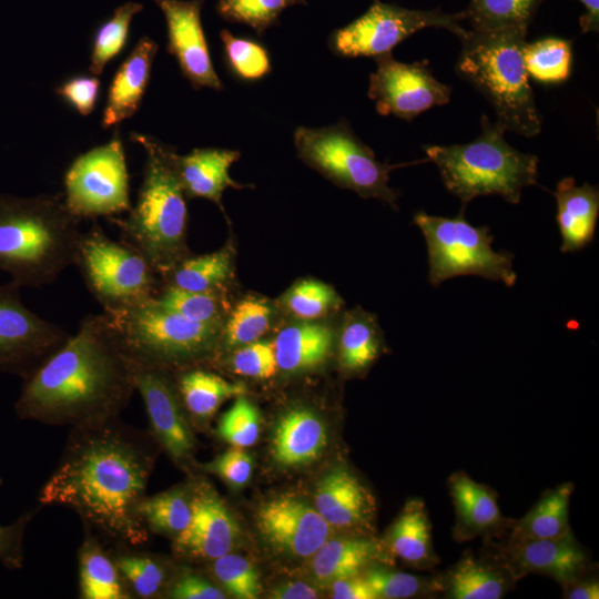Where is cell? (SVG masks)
<instances>
[{
    "label": "cell",
    "instance_id": "cell-1",
    "mask_svg": "<svg viewBox=\"0 0 599 599\" xmlns=\"http://www.w3.org/2000/svg\"><path fill=\"white\" fill-rule=\"evenodd\" d=\"M158 448L150 433L120 416L71 427L38 501L72 509L83 526L113 546L142 547L150 532L139 506Z\"/></svg>",
    "mask_w": 599,
    "mask_h": 599
},
{
    "label": "cell",
    "instance_id": "cell-2",
    "mask_svg": "<svg viewBox=\"0 0 599 599\" xmlns=\"http://www.w3.org/2000/svg\"><path fill=\"white\" fill-rule=\"evenodd\" d=\"M22 379L18 418L52 426L120 416L135 390L122 338L105 313L85 315L75 335Z\"/></svg>",
    "mask_w": 599,
    "mask_h": 599
},
{
    "label": "cell",
    "instance_id": "cell-3",
    "mask_svg": "<svg viewBox=\"0 0 599 599\" xmlns=\"http://www.w3.org/2000/svg\"><path fill=\"white\" fill-rule=\"evenodd\" d=\"M81 235L63 194H0V271L20 287L49 285L74 265Z\"/></svg>",
    "mask_w": 599,
    "mask_h": 599
},
{
    "label": "cell",
    "instance_id": "cell-4",
    "mask_svg": "<svg viewBox=\"0 0 599 599\" xmlns=\"http://www.w3.org/2000/svg\"><path fill=\"white\" fill-rule=\"evenodd\" d=\"M527 30H467L459 38L455 71L491 104L502 130L532 138L540 133L542 119L525 65Z\"/></svg>",
    "mask_w": 599,
    "mask_h": 599
},
{
    "label": "cell",
    "instance_id": "cell-5",
    "mask_svg": "<svg viewBox=\"0 0 599 599\" xmlns=\"http://www.w3.org/2000/svg\"><path fill=\"white\" fill-rule=\"evenodd\" d=\"M146 153L136 203L116 220L122 241L150 262L161 276L190 255L186 245L187 207L174 164V149L156 139L133 133Z\"/></svg>",
    "mask_w": 599,
    "mask_h": 599
},
{
    "label": "cell",
    "instance_id": "cell-6",
    "mask_svg": "<svg viewBox=\"0 0 599 599\" xmlns=\"http://www.w3.org/2000/svg\"><path fill=\"white\" fill-rule=\"evenodd\" d=\"M480 134L471 142L424 146L445 187L466 206L481 195H499L511 204L520 202L524 187L537 183L538 158L512 148L496 122L483 115Z\"/></svg>",
    "mask_w": 599,
    "mask_h": 599
},
{
    "label": "cell",
    "instance_id": "cell-7",
    "mask_svg": "<svg viewBox=\"0 0 599 599\" xmlns=\"http://www.w3.org/2000/svg\"><path fill=\"white\" fill-rule=\"evenodd\" d=\"M109 316L128 354L173 372L211 359L220 345L222 325L187 319L152 300Z\"/></svg>",
    "mask_w": 599,
    "mask_h": 599
},
{
    "label": "cell",
    "instance_id": "cell-8",
    "mask_svg": "<svg viewBox=\"0 0 599 599\" xmlns=\"http://www.w3.org/2000/svg\"><path fill=\"white\" fill-rule=\"evenodd\" d=\"M465 206L456 217L430 215L423 211L414 215L428 253V280L438 286L448 278L477 275L511 287L517 282L514 254L495 251L488 226H474L464 216Z\"/></svg>",
    "mask_w": 599,
    "mask_h": 599
},
{
    "label": "cell",
    "instance_id": "cell-9",
    "mask_svg": "<svg viewBox=\"0 0 599 599\" xmlns=\"http://www.w3.org/2000/svg\"><path fill=\"white\" fill-rule=\"evenodd\" d=\"M74 265L109 315L151 301L161 286L160 275L143 254L111 240L97 222L82 232Z\"/></svg>",
    "mask_w": 599,
    "mask_h": 599
},
{
    "label": "cell",
    "instance_id": "cell-10",
    "mask_svg": "<svg viewBox=\"0 0 599 599\" xmlns=\"http://www.w3.org/2000/svg\"><path fill=\"white\" fill-rule=\"evenodd\" d=\"M294 144L304 163L336 185L397 209L398 192L388 182L389 172L398 165L379 162L346 120L324 128L298 126Z\"/></svg>",
    "mask_w": 599,
    "mask_h": 599
},
{
    "label": "cell",
    "instance_id": "cell-11",
    "mask_svg": "<svg viewBox=\"0 0 599 599\" xmlns=\"http://www.w3.org/2000/svg\"><path fill=\"white\" fill-rule=\"evenodd\" d=\"M463 20H466L465 11L412 10L375 0L359 18L335 30L328 44L341 57L375 59L392 53L406 38L429 27L447 29L460 38L467 31L460 24Z\"/></svg>",
    "mask_w": 599,
    "mask_h": 599
},
{
    "label": "cell",
    "instance_id": "cell-12",
    "mask_svg": "<svg viewBox=\"0 0 599 599\" xmlns=\"http://www.w3.org/2000/svg\"><path fill=\"white\" fill-rule=\"evenodd\" d=\"M63 185L64 204L79 220L129 212V173L118 131L105 144L74 159L65 171Z\"/></svg>",
    "mask_w": 599,
    "mask_h": 599
},
{
    "label": "cell",
    "instance_id": "cell-13",
    "mask_svg": "<svg viewBox=\"0 0 599 599\" xmlns=\"http://www.w3.org/2000/svg\"><path fill=\"white\" fill-rule=\"evenodd\" d=\"M128 356L134 388L142 397L149 418V433L173 463L191 466L196 441L173 370L130 354Z\"/></svg>",
    "mask_w": 599,
    "mask_h": 599
},
{
    "label": "cell",
    "instance_id": "cell-14",
    "mask_svg": "<svg viewBox=\"0 0 599 599\" xmlns=\"http://www.w3.org/2000/svg\"><path fill=\"white\" fill-rule=\"evenodd\" d=\"M20 288L12 281L0 284V373L24 378L71 335L29 309Z\"/></svg>",
    "mask_w": 599,
    "mask_h": 599
},
{
    "label": "cell",
    "instance_id": "cell-15",
    "mask_svg": "<svg viewBox=\"0 0 599 599\" xmlns=\"http://www.w3.org/2000/svg\"><path fill=\"white\" fill-rule=\"evenodd\" d=\"M377 68L369 77L368 98L382 115L406 121L428 109L447 104L451 88L432 74L428 61L404 63L392 53L375 58Z\"/></svg>",
    "mask_w": 599,
    "mask_h": 599
},
{
    "label": "cell",
    "instance_id": "cell-16",
    "mask_svg": "<svg viewBox=\"0 0 599 599\" xmlns=\"http://www.w3.org/2000/svg\"><path fill=\"white\" fill-rule=\"evenodd\" d=\"M256 522L264 540L292 558H311L332 532L315 507L293 496H280L262 504Z\"/></svg>",
    "mask_w": 599,
    "mask_h": 599
},
{
    "label": "cell",
    "instance_id": "cell-17",
    "mask_svg": "<svg viewBox=\"0 0 599 599\" xmlns=\"http://www.w3.org/2000/svg\"><path fill=\"white\" fill-rule=\"evenodd\" d=\"M238 526L227 506L205 480L193 485L192 517L186 529L173 541L181 558L210 562L232 551Z\"/></svg>",
    "mask_w": 599,
    "mask_h": 599
},
{
    "label": "cell",
    "instance_id": "cell-18",
    "mask_svg": "<svg viewBox=\"0 0 599 599\" xmlns=\"http://www.w3.org/2000/svg\"><path fill=\"white\" fill-rule=\"evenodd\" d=\"M517 580L529 573L545 575L562 587L586 575L589 558L573 535L558 539L509 536L494 555Z\"/></svg>",
    "mask_w": 599,
    "mask_h": 599
},
{
    "label": "cell",
    "instance_id": "cell-19",
    "mask_svg": "<svg viewBox=\"0 0 599 599\" xmlns=\"http://www.w3.org/2000/svg\"><path fill=\"white\" fill-rule=\"evenodd\" d=\"M164 14L166 50L175 57L182 75L194 89L223 90L214 70L201 22L203 0H154Z\"/></svg>",
    "mask_w": 599,
    "mask_h": 599
},
{
    "label": "cell",
    "instance_id": "cell-20",
    "mask_svg": "<svg viewBox=\"0 0 599 599\" xmlns=\"http://www.w3.org/2000/svg\"><path fill=\"white\" fill-rule=\"evenodd\" d=\"M314 507L331 527L368 535L375 502L372 494L349 470L336 467L317 484Z\"/></svg>",
    "mask_w": 599,
    "mask_h": 599
},
{
    "label": "cell",
    "instance_id": "cell-21",
    "mask_svg": "<svg viewBox=\"0 0 599 599\" xmlns=\"http://www.w3.org/2000/svg\"><path fill=\"white\" fill-rule=\"evenodd\" d=\"M448 488L456 512L453 529L456 541L497 536L507 527L508 520L490 487L475 481L464 471H456L448 479Z\"/></svg>",
    "mask_w": 599,
    "mask_h": 599
},
{
    "label": "cell",
    "instance_id": "cell-22",
    "mask_svg": "<svg viewBox=\"0 0 599 599\" xmlns=\"http://www.w3.org/2000/svg\"><path fill=\"white\" fill-rule=\"evenodd\" d=\"M394 556L383 540L369 535L328 538L309 558L314 580L328 585L334 580L361 575L375 564H390Z\"/></svg>",
    "mask_w": 599,
    "mask_h": 599
},
{
    "label": "cell",
    "instance_id": "cell-23",
    "mask_svg": "<svg viewBox=\"0 0 599 599\" xmlns=\"http://www.w3.org/2000/svg\"><path fill=\"white\" fill-rule=\"evenodd\" d=\"M159 50L149 37H142L115 71L102 114L103 129L116 126L139 110L149 85L151 69Z\"/></svg>",
    "mask_w": 599,
    "mask_h": 599
},
{
    "label": "cell",
    "instance_id": "cell-24",
    "mask_svg": "<svg viewBox=\"0 0 599 599\" xmlns=\"http://www.w3.org/2000/svg\"><path fill=\"white\" fill-rule=\"evenodd\" d=\"M240 152L219 148H199L185 155L175 150L173 164L186 197H203L222 207V194L227 187L243 189L230 175L231 165Z\"/></svg>",
    "mask_w": 599,
    "mask_h": 599
},
{
    "label": "cell",
    "instance_id": "cell-25",
    "mask_svg": "<svg viewBox=\"0 0 599 599\" xmlns=\"http://www.w3.org/2000/svg\"><path fill=\"white\" fill-rule=\"evenodd\" d=\"M327 440V428L321 416L308 408L295 407L277 420L271 453L281 466L308 465L321 457Z\"/></svg>",
    "mask_w": 599,
    "mask_h": 599
},
{
    "label": "cell",
    "instance_id": "cell-26",
    "mask_svg": "<svg viewBox=\"0 0 599 599\" xmlns=\"http://www.w3.org/2000/svg\"><path fill=\"white\" fill-rule=\"evenodd\" d=\"M557 202L556 221L562 237L561 253L585 248L595 238L599 214V190L587 182L577 185L564 177L551 192Z\"/></svg>",
    "mask_w": 599,
    "mask_h": 599
},
{
    "label": "cell",
    "instance_id": "cell-27",
    "mask_svg": "<svg viewBox=\"0 0 599 599\" xmlns=\"http://www.w3.org/2000/svg\"><path fill=\"white\" fill-rule=\"evenodd\" d=\"M437 580L439 592L450 599H499L517 581L495 557L476 558L471 554L463 556Z\"/></svg>",
    "mask_w": 599,
    "mask_h": 599
},
{
    "label": "cell",
    "instance_id": "cell-28",
    "mask_svg": "<svg viewBox=\"0 0 599 599\" xmlns=\"http://www.w3.org/2000/svg\"><path fill=\"white\" fill-rule=\"evenodd\" d=\"M334 333L326 324L302 321L282 328L274 342L278 369L294 374L314 369L331 355Z\"/></svg>",
    "mask_w": 599,
    "mask_h": 599
},
{
    "label": "cell",
    "instance_id": "cell-29",
    "mask_svg": "<svg viewBox=\"0 0 599 599\" xmlns=\"http://www.w3.org/2000/svg\"><path fill=\"white\" fill-rule=\"evenodd\" d=\"M78 549L79 598L133 599L110 549L89 527L83 526Z\"/></svg>",
    "mask_w": 599,
    "mask_h": 599
},
{
    "label": "cell",
    "instance_id": "cell-30",
    "mask_svg": "<svg viewBox=\"0 0 599 599\" xmlns=\"http://www.w3.org/2000/svg\"><path fill=\"white\" fill-rule=\"evenodd\" d=\"M173 373L187 417L190 422L199 425L207 424L224 402L244 395L246 392L244 385L229 382L200 365Z\"/></svg>",
    "mask_w": 599,
    "mask_h": 599
},
{
    "label": "cell",
    "instance_id": "cell-31",
    "mask_svg": "<svg viewBox=\"0 0 599 599\" xmlns=\"http://www.w3.org/2000/svg\"><path fill=\"white\" fill-rule=\"evenodd\" d=\"M393 556L417 569H430L439 562L432 542V526L426 505L410 499L383 540Z\"/></svg>",
    "mask_w": 599,
    "mask_h": 599
},
{
    "label": "cell",
    "instance_id": "cell-32",
    "mask_svg": "<svg viewBox=\"0 0 599 599\" xmlns=\"http://www.w3.org/2000/svg\"><path fill=\"white\" fill-rule=\"evenodd\" d=\"M110 550L133 598L166 597L175 567L159 555L140 550V547L115 545Z\"/></svg>",
    "mask_w": 599,
    "mask_h": 599
},
{
    "label": "cell",
    "instance_id": "cell-33",
    "mask_svg": "<svg viewBox=\"0 0 599 599\" xmlns=\"http://www.w3.org/2000/svg\"><path fill=\"white\" fill-rule=\"evenodd\" d=\"M384 348L376 318L356 308L347 314L338 337V361L349 374H362L379 357Z\"/></svg>",
    "mask_w": 599,
    "mask_h": 599
},
{
    "label": "cell",
    "instance_id": "cell-34",
    "mask_svg": "<svg viewBox=\"0 0 599 599\" xmlns=\"http://www.w3.org/2000/svg\"><path fill=\"white\" fill-rule=\"evenodd\" d=\"M572 483L546 490L531 509L511 526L510 536L558 539L572 535L569 525V502Z\"/></svg>",
    "mask_w": 599,
    "mask_h": 599
},
{
    "label": "cell",
    "instance_id": "cell-35",
    "mask_svg": "<svg viewBox=\"0 0 599 599\" xmlns=\"http://www.w3.org/2000/svg\"><path fill=\"white\" fill-rule=\"evenodd\" d=\"M233 274V252L225 246L212 253L186 256L161 276L163 284L204 293H223Z\"/></svg>",
    "mask_w": 599,
    "mask_h": 599
},
{
    "label": "cell",
    "instance_id": "cell-36",
    "mask_svg": "<svg viewBox=\"0 0 599 599\" xmlns=\"http://www.w3.org/2000/svg\"><path fill=\"white\" fill-rule=\"evenodd\" d=\"M193 485L175 486L142 499L139 514L150 534L174 540L186 529L192 517Z\"/></svg>",
    "mask_w": 599,
    "mask_h": 599
},
{
    "label": "cell",
    "instance_id": "cell-37",
    "mask_svg": "<svg viewBox=\"0 0 599 599\" xmlns=\"http://www.w3.org/2000/svg\"><path fill=\"white\" fill-rule=\"evenodd\" d=\"M272 318L273 307L266 298L245 296L225 317L220 345L225 349H235L258 341L270 329Z\"/></svg>",
    "mask_w": 599,
    "mask_h": 599
},
{
    "label": "cell",
    "instance_id": "cell-38",
    "mask_svg": "<svg viewBox=\"0 0 599 599\" xmlns=\"http://www.w3.org/2000/svg\"><path fill=\"white\" fill-rule=\"evenodd\" d=\"M152 301L187 319L205 324L223 325L227 312L223 293L186 291L162 282Z\"/></svg>",
    "mask_w": 599,
    "mask_h": 599
},
{
    "label": "cell",
    "instance_id": "cell-39",
    "mask_svg": "<svg viewBox=\"0 0 599 599\" xmlns=\"http://www.w3.org/2000/svg\"><path fill=\"white\" fill-rule=\"evenodd\" d=\"M571 41L548 37L526 43L524 59L528 75L545 84L566 81L571 71Z\"/></svg>",
    "mask_w": 599,
    "mask_h": 599
},
{
    "label": "cell",
    "instance_id": "cell-40",
    "mask_svg": "<svg viewBox=\"0 0 599 599\" xmlns=\"http://www.w3.org/2000/svg\"><path fill=\"white\" fill-rule=\"evenodd\" d=\"M545 0H470L465 11L473 30L528 28Z\"/></svg>",
    "mask_w": 599,
    "mask_h": 599
},
{
    "label": "cell",
    "instance_id": "cell-41",
    "mask_svg": "<svg viewBox=\"0 0 599 599\" xmlns=\"http://www.w3.org/2000/svg\"><path fill=\"white\" fill-rule=\"evenodd\" d=\"M143 9L139 2H125L95 30L92 41L89 71L100 75L106 63L125 47L133 17Z\"/></svg>",
    "mask_w": 599,
    "mask_h": 599
},
{
    "label": "cell",
    "instance_id": "cell-42",
    "mask_svg": "<svg viewBox=\"0 0 599 599\" xmlns=\"http://www.w3.org/2000/svg\"><path fill=\"white\" fill-rule=\"evenodd\" d=\"M376 599H406L439 592L437 578L427 579L416 575L395 571L375 564L362 572Z\"/></svg>",
    "mask_w": 599,
    "mask_h": 599
},
{
    "label": "cell",
    "instance_id": "cell-43",
    "mask_svg": "<svg viewBox=\"0 0 599 599\" xmlns=\"http://www.w3.org/2000/svg\"><path fill=\"white\" fill-rule=\"evenodd\" d=\"M220 37L225 63L238 79L256 81L270 73V55L263 44L250 38L236 37L226 29L221 31Z\"/></svg>",
    "mask_w": 599,
    "mask_h": 599
},
{
    "label": "cell",
    "instance_id": "cell-44",
    "mask_svg": "<svg viewBox=\"0 0 599 599\" xmlns=\"http://www.w3.org/2000/svg\"><path fill=\"white\" fill-rule=\"evenodd\" d=\"M284 307L301 321H315L336 309L342 298L336 291L317 280L296 282L283 296Z\"/></svg>",
    "mask_w": 599,
    "mask_h": 599
},
{
    "label": "cell",
    "instance_id": "cell-45",
    "mask_svg": "<svg viewBox=\"0 0 599 599\" xmlns=\"http://www.w3.org/2000/svg\"><path fill=\"white\" fill-rule=\"evenodd\" d=\"M210 564L211 576L225 593L238 599L258 598L262 590L260 575L247 558L229 552Z\"/></svg>",
    "mask_w": 599,
    "mask_h": 599
},
{
    "label": "cell",
    "instance_id": "cell-46",
    "mask_svg": "<svg viewBox=\"0 0 599 599\" xmlns=\"http://www.w3.org/2000/svg\"><path fill=\"white\" fill-rule=\"evenodd\" d=\"M306 4L305 0H219V16L234 23L251 27L262 35L274 26L287 7Z\"/></svg>",
    "mask_w": 599,
    "mask_h": 599
},
{
    "label": "cell",
    "instance_id": "cell-47",
    "mask_svg": "<svg viewBox=\"0 0 599 599\" xmlns=\"http://www.w3.org/2000/svg\"><path fill=\"white\" fill-rule=\"evenodd\" d=\"M261 416L256 406L244 395L222 416L217 425L219 436L235 447L246 448L254 445L260 436Z\"/></svg>",
    "mask_w": 599,
    "mask_h": 599
},
{
    "label": "cell",
    "instance_id": "cell-48",
    "mask_svg": "<svg viewBox=\"0 0 599 599\" xmlns=\"http://www.w3.org/2000/svg\"><path fill=\"white\" fill-rule=\"evenodd\" d=\"M233 351L231 366L238 375L266 379L278 369L273 343L258 339Z\"/></svg>",
    "mask_w": 599,
    "mask_h": 599
},
{
    "label": "cell",
    "instance_id": "cell-49",
    "mask_svg": "<svg viewBox=\"0 0 599 599\" xmlns=\"http://www.w3.org/2000/svg\"><path fill=\"white\" fill-rule=\"evenodd\" d=\"M201 467L204 471L216 475L231 487L241 488L251 478L253 459L244 448L232 446Z\"/></svg>",
    "mask_w": 599,
    "mask_h": 599
},
{
    "label": "cell",
    "instance_id": "cell-50",
    "mask_svg": "<svg viewBox=\"0 0 599 599\" xmlns=\"http://www.w3.org/2000/svg\"><path fill=\"white\" fill-rule=\"evenodd\" d=\"M166 597L173 599H224L226 593L205 576L186 569V567H180L175 571Z\"/></svg>",
    "mask_w": 599,
    "mask_h": 599
},
{
    "label": "cell",
    "instance_id": "cell-51",
    "mask_svg": "<svg viewBox=\"0 0 599 599\" xmlns=\"http://www.w3.org/2000/svg\"><path fill=\"white\" fill-rule=\"evenodd\" d=\"M2 479L0 477V486ZM40 507L21 515L14 522L0 525V561L10 570H18L23 567L24 548L23 537L29 522L39 511Z\"/></svg>",
    "mask_w": 599,
    "mask_h": 599
},
{
    "label": "cell",
    "instance_id": "cell-52",
    "mask_svg": "<svg viewBox=\"0 0 599 599\" xmlns=\"http://www.w3.org/2000/svg\"><path fill=\"white\" fill-rule=\"evenodd\" d=\"M99 92L100 80L93 74L71 77L55 88V93L83 116L94 110Z\"/></svg>",
    "mask_w": 599,
    "mask_h": 599
},
{
    "label": "cell",
    "instance_id": "cell-53",
    "mask_svg": "<svg viewBox=\"0 0 599 599\" xmlns=\"http://www.w3.org/2000/svg\"><path fill=\"white\" fill-rule=\"evenodd\" d=\"M329 588L334 599H376L362 573L334 580Z\"/></svg>",
    "mask_w": 599,
    "mask_h": 599
},
{
    "label": "cell",
    "instance_id": "cell-54",
    "mask_svg": "<svg viewBox=\"0 0 599 599\" xmlns=\"http://www.w3.org/2000/svg\"><path fill=\"white\" fill-rule=\"evenodd\" d=\"M270 597L274 599H315L318 597V591L308 583L291 581L274 588Z\"/></svg>",
    "mask_w": 599,
    "mask_h": 599
},
{
    "label": "cell",
    "instance_id": "cell-55",
    "mask_svg": "<svg viewBox=\"0 0 599 599\" xmlns=\"http://www.w3.org/2000/svg\"><path fill=\"white\" fill-rule=\"evenodd\" d=\"M564 597L568 599H598L599 582L595 578H586L585 575L575 581L564 586Z\"/></svg>",
    "mask_w": 599,
    "mask_h": 599
},
{
    "label": "cell",
    "instance_id": "cell-56",
    "mask_svg": "<svg viewBox=\"0 0 599 599\" xmlns=\"http://www.w3.org/2000/svg\"><path fill=\"white\" fill-rule=\"evenodd\" d=\"M585 7L579 23L583 33L599 30V0H578Z\"/></svg>",
    "mask_w": 599,
    "mask_h": 599
}]
</instances>
